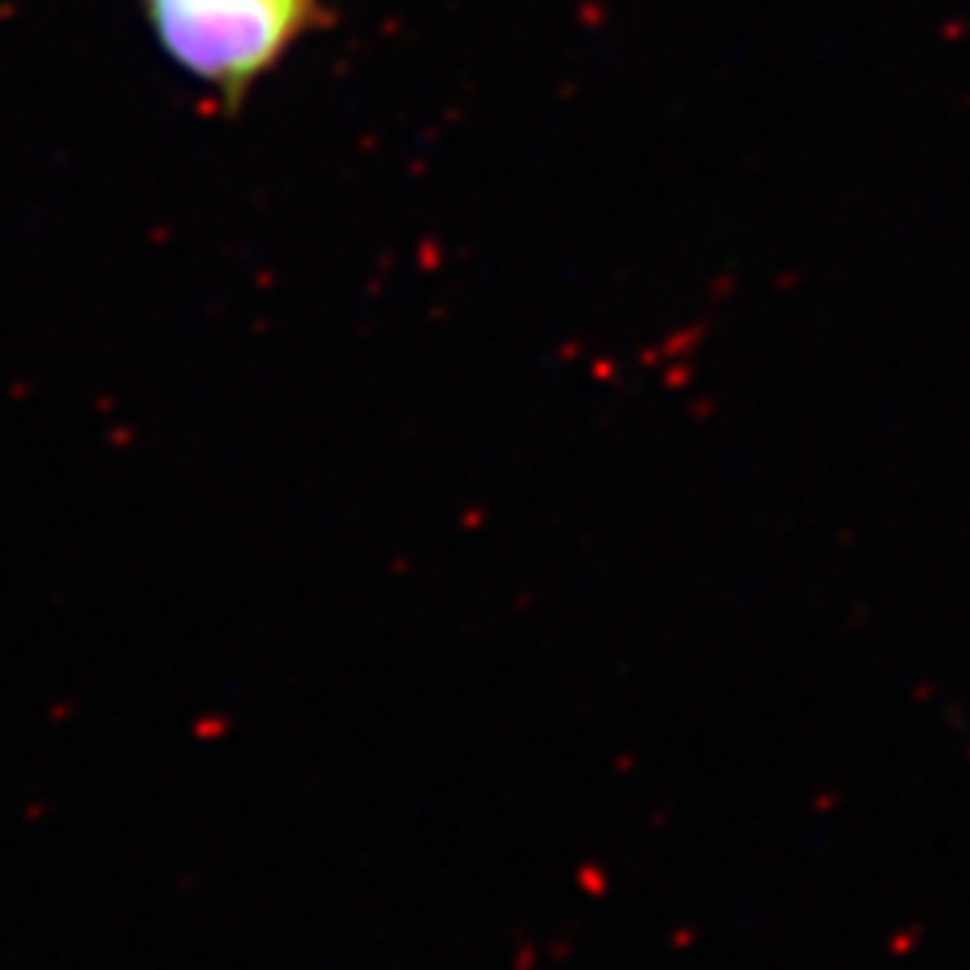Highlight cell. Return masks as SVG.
I'll return each mask as SVG.
<instances>
[{
	"label": "cell",
	"instance_id": "cell-1",
	"mask_svg": "<svg viewBox=\"0 0 970 970\" xmlns=\"http://www.w3.org/2000/svg\"><path fill=\"white\" fill-rule=\"evenodd\" d=\"M162 53L239 105L299 37L320 29V0H146Z\"/></svg>",
	"mask_w": 970,
	"mask_h": 970
}]
</instances>
